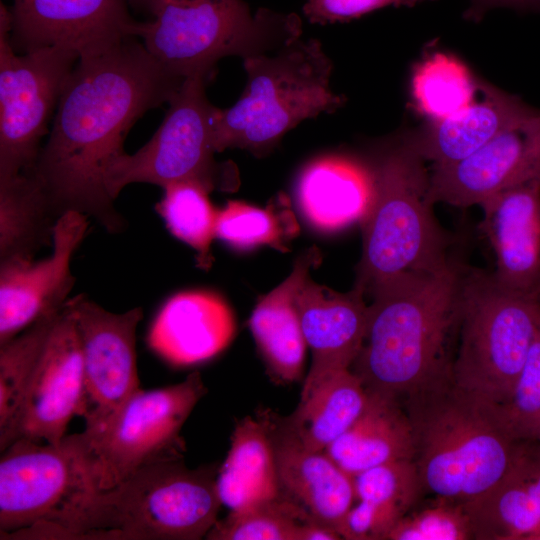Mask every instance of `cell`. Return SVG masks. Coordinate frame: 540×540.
I'll return each mask as SVG.
<instances>
[{
	"instance_id": "cell-1",
	"label": "cell",
	"mask_w": 540,
	"mask_h": 540,
	"mask_svg": "<svg viewBox=\"0 0 540 540\" xmlns=\"http://www.w3.org/2000/svg\"><path fill=\"white\" fill-rule=\"evenodd\" d=\"M136 38L78 60L29 173L60 217L80 212L109 233L124 231L126 222L105 189L104 170L124 152L133 124L148 110L169 103L184 82Z\"/></svg>"
},
{
	"instance_id": "cell-2",
	"label": "cell",
	"mask_w": 540,
	"mask_h": 540,
	"mask_svg": "<svg viewBox=\"0 0 540 540\" xmlns=\"http://www.w3.org/2000/svg\"><path fill=\"white\" fill-rule=\"evenodd\" d=\"M463 272L450 260L370 288L365 338L351 366L366 391L402 401L451 369L447 349L458 327Z\"/></svg>"
},
{
	"instance_id": "cell-3",
	"label": "cell",
	"mask_w": 540,
	"mask_h": 540,
	"mask_svg": "<svg viewBox=\"0 0 540 540\" xmlns=\"http://www.w3.org/2000/svg\"><path fill=\"white\" fill-rule=\"evenodd\" d=\"M401 403L423 491L436 498L467 504L481 497L507 474L524 443L501 406L457 386L451 369Z\"/></svg>"
},
{
	"instance_id": "cell-4",
	"label": "cell",
	"mask_w": 540,
	"mask_h": 540,
	"mask_svg": "<svg viewBox=\"0 0 540 540\" xmlns=\"http://www.w3.org/2000/svg\"><path fill=\"white\" fill-rule=\"evenodd\" d=\"M214 465L188 468L183 458L158 462L93 493L63 539L199 540L222 505Z\"/></svg>"
},
{
	"instance_id": "cell-5",
	"label": "cell",
	"mask_w": 540,
	"mask_h": 540,
	"mask_svg": "<svg viewBox=\"0 0 540 540\" xmlns=\"http://www.w3.org/2000/svg\"><path fill=\"white\" fill-rule=\"evenodd\" d=\"M245 89L229 108L215 109L216 152L239 148L261 155L304 120L340 109L346 98L330 88L332 61L317 39L247 57Z\"/></svg>"
},
{
	"instance_id": "cell-6",
	"label": "cell",
	"mask_w": 540,
	"mask_h": 540,
	"mask_svg": "<svg viewBox=\"0 0 540 540\" xmlns=\"http://www.w3.org/2000/svg\"><path fill=\"white\" fill-rule=\"evenodd\" d=\"M301 34L297 14L252 13L243 0H162L135 29L147 51L183 81L196 75L211 80L222 58L273 53Z\"/></svg>"
},
{
	"instance_id": "cell-7",
	"label": "cell",
	"mask_w": 540,
	"mask_h": 540,
	"mask_svg": "<svg viewBox=\"0 0 540 540\" xmlns=\"http://www.w3.org/2000/svg\"><path fill=\"white\" fill-rule=\"evenodd\" d=\"M424 162L409 143L387 152L372 168L374 195L361 222L363 251L354 285L365 293L396 275L434 270L450 261L432 213Z\"/></svg>"
},
{
	"instance_id": "cell-8",
	"label": "cell",
	"mask_w": 540,
	"mask_h": 540,
	"mask_svg": "<svg viewBox=\"0 0 540 540\" xmlns=\"http://www.w3.org/2000/svg\"><path fill=\"white\" fill-rule=\"evenodd\" d=\"M540 297L508 289L492 273L464 269L454 383L502 405L513 394L538 335Z\"/></svg>"
},
{
	"instance_id": "cell-9",
	"label": "cell",
	"mask_w": 540,
	"mask_h": 540,
	"mask_svg": "<svg viewBox=\"0 0 540 540\" xmlns=\"http://www.w3.org/2000/svg\"><path fill=\"white\" fill-rule=\"evenodd\" d=\"M0 459L1 539H62L82 504L99 491L83 431L59 443L14 441Z\"/></svg>"
},
{
	"instance_id": "cell-10",
	"label": "cell",
	"mask_w": 540,
	"mask_h": 540,
	"mask_svg": "<svg viewBox=\"0 0 540 540\" xmlns=\"http://www.w3.org/2000/svg\"><path fill=\"white\" fill-rule=\"evenodd\" d=\"M209 78L196 75L184 80L170 100L169 109L152 138L137 152L125 151L106 166L103 181L115 200L132 183L164 187L179 181L201 184L209 192L230 191L237 174L227 162L214 158L213 106L205 92Z\"/></svg>"
},
{
	"instance_id": "cell-11",
	"label": "cell",
	"mask_w": 540,
	"mask_h": 540,
	"mask_svg": "<svg viewBox=\"0 0 540 540\" xmlns=\"http://www.w3.org/2000/svg\"><path fill=\"white\" fill-rule=\"evenodd\" d=\"M10 8L0 3V178L30 173L65 84L80 59L51 46L17 53Z\"/></svg>"
},
{
	"instance_id": "cell-12",
	"label": "cell",
	"mask_w": 540,
	"mask_h": 540,
	"mask_svg": "<svg viewBox=\"0 0 540 540\" xmlns=\"http://www.w3.org/2000/svg\"><path fill=\"white\" fill-rule=\"evenodd\" d=\"M207 388L198 371L180 383L134 392L97 431L87 432L99 490L149 465L183 458L181 429Z\"/></svg>"
},
{
	"instance_id": "cell-13",
	"label": "cell",
	"mask_w": 540,
	"mask_h": 540,
	"mask_svg": "<svg viewBox=\"0 0 540 540\" xmlns=\"http://www.w3.org/2000/svg\"><path fill=\"white\" fill-rule=\"evenodd\" d=\"M85 371V431L99 430L138 389L136 329L141 307L123 313L104 309L85 295L69 298Z\"/></svg>"
},
{
	"instance_id": "cell-14",
	"label": "cell",
	"mask_w": 540,
	"mask_h": 540,
	"mask_svg": "<svg viewBox=\"0 0 540 540\" xmlns=\"http://www.w3.org/2000/svg\"><path fill=\"white\" fill-rule=\"evenodd\" d=\"M10 12L17 53L56 46L95 56L136 37L138 23L125 0H13Z\"/></svg>"
},
{
	"instance_id": "cell-15",
	"label": "cell",
	"mask_w": 540,
	"mask_h": 540,
	"mask_svg": "<svg viewBox=\"0 0 540 540\" xmlns=\"http://www.w3.org/2000/svg\"><path fill=\"white\" fill-rule=\"evenodd\" d=\"M85 396L80 337L74 317L64 304L1 451L20 438L59 443L71 419L83 417Z\"/></svg>"
},
{
	"instance_id": "cell-16",
	"label": "cell",
	"mask_w": 540,
	"mask_h": 540,
	"mask_svg": "<svg viewBox=\"0 0 540 540\" xmlns=\"http://www.w3.org/2000/svg\"><path fill=\"white\" fill-rule=\"evenodd\" d=\"M540 178V109L469 156L432 167L429 197L456 207L481 205L499 191Z\"/></svg>"
},
{
	"instance_id": "cell-17",
	"label": "cell",
	"mask_w": 540,
	"mask_h": 540,
	"mask_svg": "<svg viewBox=\"0 0 540 540\" xmlns=\"http://www.w3.org/2000/svg\"><path fill=\"white\" fill-rule=\"evenodd\" d=\"M88 216L68 211L58 219L52 254L40 261H0V345L41 317L63 308L75 284L70 264L85 237Z\"/></svg>"
},
{
	"instance_id": "cell-18",
	"label": "cell",
	"mask_w": 540,
	"mask_h": 540,
	"mask_svg": "<svg viewBox=\"0 0 540 540\" xmlns=\"http://www.w3.org/2000/svg\"><path fill=\"white\" fill-rule=\"evenodd\" d=\"M365 292L354 286L340 293L308 276L299 288L295 304L312 363L301 397H306L328 376L351 369L365 338L368 305Z\"/></svg>"
},
{
	"instance_id": "cell-19",
	"label": "cell",
	"mask_w": 540,
	"mask_h": 540,
	"mask_svg": "<svg viewBox=\"0 0 540 540\" xmlns=\"http://www.w3.org/2000/svg\"><path fill=\"white\" fill-rule=\"evenodd\" d=\"M480 207L496 257L493 276L508 289L540 297V178L507 187Z\"/></svg>"
},
{
	"instance_id": "cell-20",
	"label": "cell",
	"mask_w": 540,
	"mask_h": 540,
	"mask_svg": "<svg viewBox=\"0 0 540 540\" xmlns=\"http://www.w3.org/2000/svg\"><path fill=\"white\" fill-rule=\"evenodd\" d=\"M263 412L269 424L283 494L313 519L338 532L356 500L353 477L326 451L305 446L285 417L270 409Z\"/></svg>"
},
{
	"instance_id": "cell-21",
	"label": "cell",
	"mask_w": 540,
	"mask_h": 540,
	"mask_svg": "<svg viewBox=\"0 0 540 540\" xmlns=\"http://www.w3.org/2000/svg\"><path fill=\"white\" fill-rule=\"evenodd\" d=\"M236 320L228 303L209 291H187L169 298L154 318L147 345L176 367L205 362L228 347Z\"/></svg>"
},
{
	"instance_id": "cell-22",
	"label": "cell",
	"mask_w": 540,
	"mask_h": 540,
	"mask_svg": "<svg viewBox=\"0 0 540 540\" xmlns=\"http://www.w3.org/2000/svg\"><path fill=\"white\" fill-rule=\"evenodd\" d=\"M298 208L314 229L334 232L366 217L374 195L372 169L342 156L313 160L300 173Z\"/></svg>"
},
{
	"instance_id": "cell-23",
	"label": "cell",
	"mask_w": 540,
	"mask_h": 540,
	"mask_svg": "<svg viewBox=\"0 0 540 540\" xmlns=\"http://www.w3.org/2000/svg\"><path fill=\"white\" fill-rule=\"evenodd\" d=\"M463 505L473 540H527L540 532V444L524 441L501 481Z\"/></svg>"
},
{
	"instance_id": "cell-24",
	"label": "cell",
	"mask_w": 540,
	"mask_h": 540,
	"mask_svg": "<svg viewBox=\"0 0 540 540\" xmlns=\"http://www.w3.org/2000/svg\"><path fill=\"white\" fill-rule=\"evenodd\" d=\"M534 109L517 96L479 82L476 98L467 108L430 122L411 145L432 167L451 164L474 153Z\"/></svg>"
},
{
	"instance_id": "cell-25",
	"label": "cell",
	"mask_w": 540,
	"mask_h": 540,
	"mask_svg": "<svg viewBox=\"0 0 540 540\" xmlns=\"http://www.w3.org/2000/svg\"><path fill=\"white\" fill-rule=\"evenodd\" d=\"M318 257L311 250L300 257L291 274L259 299L249 319L268 374L277 384H291L303 376L307 343L295 297Z\"/></svg>"
},
{
	"instance_id": "cell-26",
	"label": "cell",
	"mask_w": 540,
	"mask_h": 540,
	"mask_svg": "<svg viewBox=\"0 0 540 540\" xmlns=\"http://www.w3.org/2000/svg\"><path fill=\"white\" fill-rule=\"evenodd\" d=\"M217 491L222 505L238 512L280 500L274 445L263 410L237 421L226 459L218 469Z\"/></svg>"
},
{
	"instance_id": "cell-27",
	"label": "cell",
	"mask_w": 540,
	"mask_h": 540,
	"mask_svg": "<svg viewBox=\"0 0 540 540\" xmlns=\"http://www.w3.org/2000/svg\"><path fill=\"white\" fill-rule=\"evenodd\" d=\"M367 393L359 417L325 450L352 477L384 463L414 458L413 430L401 401Z\"/></svg>"
},
{
	"instance_id": "cell-28",
	"label": "cell",
	"mask_w": 540,
	"mask_h": 540,
	"mask_svg": "<svg viewBox=\"0 0 540 540\" xmlns=\"http://www.w3.org/2000/svg\"><path fill=\"white\" fill-rule=\"evenodd\" d=\"M59 218L31 174L0 178V261L34 260L52 246Z\"/></svg>"
},
{
	"instance_id": "cell-29",
	"label": "cell",
	"mask_w": 540,
	"mask_h": 540,
	"mask_svg": "<svg viewBox=\"0 0 540 540\" xmlns=\"http://www.w3.org/2000/svg\"><path fill=\"white\" fill-rule=\"evenodd\" d=\"M368 393L351 369L331 374L285 417L291 430L310 449L325 451L355 422Z\"/></svg>"
},
{
	"instance_id": "cell-30",
	"label": "cell",
	"mask_w": 540,
	"mask_h": 540,
	"mask_svg": "<svg viewBox=\"0 0 540 540\" xmlns=\"http://www.w3.org/2000/svg\"><path fill=\"white\" fill-rule=\"evenodd\" d=\"M62 309L41 317L0 345V450L14 427L37 364Z\"/></svg>"
},
{
	"instance_id": "cell-31",
	"label": "cell",
	"mask_w": 540,
	"mask_h": 540,
	"mask_svg": "<svg viewBox=\"0 0 540 540\" xmlns=\"http://www.w3.org/2000/svg\"><path fill=\"white\" fill-rule=\"evenodd\" d=\"M478 86L463 62L435 52L416 65L411 95L416 110L430 122H436L467 108L475 100Z\"/></svg>"
},
{
	"instance_id": "cell-32",
	"label": "cell",
	"mask_w": 540,
	"mask_h": 540,
	"mask_svg": "<svg viewBox=\"0 0 540 540\" xmlns=\"http://www.w3.org/2000/svg\"><path fill=\"white\" fill-rule=\"evenodd\" d=\"M356 500L372 515L383 540L424 491L414 460L384 463L353 476Z\"/></svg>"
},
{
	"instance_id": "cell-33",
	"label": "cell",
	"mask_w": 540,
	"mask_h": 540,
	"mask_svg": "<svg viewBox=\"0 0 540 540\" xmlns=\"http://www.w3.org/2000/svg\"><path fill=\"white\" fill-rule=\"evenodd\" d=\"M209 193L196 182H174L163 187L162 199L156 205L171 234L197 251L202 268L212 262L210 247L216 237L218 217Z\"/></svg>"
},
{
	"instance_id": "cell-34",
	"label": "cell",
	"mask_w": 540,
	"mask_h": 540,
	"mask_svg": "<svg viewBox=\"0 0 540 540\" xmlns=\"http://www.w3.org/2000/svg\"><path fill=\"white\" fill-rule=\"evenodd\" d=\"M311 516L285 495L280 500L217 520L208 540H297L299 524Z\"/></svg>"
},
{
	"instance_id": "cell-35",
	"label": "cell",
	"mask_w": 540,
	"mask_h": 540,
	"mask_svg": "<svg viewBox=\"0 0 540 540\" xmlns=\"http://www.w3.org/2000/svg\"><path fill=\"white\" fill-rule=\"evenodd\" d=\"M387 540H473V531L463 504L433 497L403 516Z\"/></svg>"
},
{
	"instance_id": "cell-36",
	"label": "cell",
	"mask_w": 540,
	"mask_h": 540,
	"mask_svg": "<svg viewBox=\"0 0 540 540\" xmlns=\"http://www.w3.org/2000/svg\"><path fill=\"white\" fill-rule=\"evenodd\" d=\"M216 237L237 250L261 245L282 246V228L276 215L242 201H229L218 211Z\"/></svg>"
},
{
	"instance_id": "cell-37",
	"label": "cell",
	"mask_w": 540,
	"mask_h": 540,
	"mask_svg": "<svg viewBox=\"0 0 540 540\" xmlns=\"http://www.w3.org/2000/svg\"><path fill=\"white\" fill-rule=\"evenodd\" d=\"M513 434L521 441L540 444V336L530 349L510 399L500 405Z\"/></svg>"
},
{
	"instance_id": "cell-38",
	"label": "cell",
	"mask_w": 540,
	"mask_h": 540,
	"mask_svg": "<svg viewBox=\"0 0 540 540\" xmlns=\"http://www.w3.org/2000/svg\"><path fill=\"white\" fill-rule=\"evenodd\" d=\"M433 0H307L303 14L315 24L346 22L387 6L411 7Z\"/></svg>"
},
{
	"instance_id": "cell-39",
	"label": "cell",
	"mask_w": 540,
	"mask_h": 540,
	"mask_svg": "<svg viewBox=\"0 0 540 540\" xmlns=\"http://www.w3.org/2000/svg\"><path fill=\"white\" fill-rule=\"evenodd\" d=\"M495 8H511L518 11H540V0H469L465 17L479 20L488 11Z\"/></svg>"
},
{
	"instance_id": "cell-40",
	"label": "cell",
	"mask_w": 540,
	"mask_h": 540,
	"mask_svg": "<svg viewBox=\"0 0 540 540\" xmlns=\"http://www.w3.org/2000/svg\"><path fill=\"white\" fill-rule=\"evenodd\" d=\"M342 537L332 527L313 519H305L299 524L297 540H340Z\"/></svg>"
},
{
	"instance_id": "cell-41",
	"label": "cell",
	"mask_w": 540,
	"mask_h": 540,
	"mask_svg": "<svg viewBox=\"0 0 540 540\" xmlns=\"http://www.w3.org/2000/svg\"><path fill=\"white\" fill-rule=\"evenodd\" d=\"M135 11L148 15L150 18L162 0H125Z\"/></svg>"
},
{
	"instance_id": "cell-42",
	"label": "cell",
	"mask_w": 540,
	"mask_h": 540,
	"mask_svg": "<svg viewBox=\"0 0 540 540\" xmlns=\"http://www.w3.org/2000/svg\"><path fill=\"white\" fill-rule=\"evenodd\" d=\"M527 540H540V532H537V533L529 536Z\"/></svg>"
},
{
	"instance_id": "cell-43",
	"label": "cell",
	"mask_w": 540,
	"mask_h": 540,
	"mask_svg": "<svg viewBox=\"0 0 540 540\" xmlns=\"http://www.w3.org/2000/svg\"><path fill=\"white\" fill-rule=\"evenodd\" d=\"M538 333H539V336H540V320H539V328H538Z\"/></svg>"
}]
</instances>
